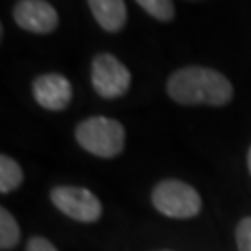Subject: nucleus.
Wrapping results in <instances>:
<instances>
[{"instance_id":"obj_7","label":"nucleus","mask_w":251,"mask_h":251,"mask_svg":"<svg viewBox=\"0 0 251 251\" xmlns=\"http://www.w3.org/2000/svg\"><path fill=\"white\" fill-rule=\"evenodd\" d=\"M34 99L39 106L52 112H60L71 104L73 99V86L63 75L58 73H47L34 80L32 86Z\"/></svg>"},{"instance_id":"obj_6","label":"nucleus","mask_w":251,"mask_h":251,"mask_svg":"<svg viewBox=\"0 0 251 251\" xmlns=\"http://www.w3.org/2000/svg\"><path fill=\"white\" fill-rule=\"evenodd\" d=\"M19 28L32 34H50L60 25L56 9L45 0H19L13 8Z\"/></svg>"},{"instance_id":"obj_9","label":"nucleus","mask_w":251,"mask_h":251,"mask_svg":"<svg viewBox=\"0 0 251 251\" xmlns=\"http://www.w3.org/2000/svg\"><path fill=\"white\" fill-rule=\"evenodd\" d=\"M25 180V173L23 168L13 160L8 154L0 156V192L2 194H9L13 190H17Z\"/></svg>"},{"instance_id":"obj_3","label":"nucleus","mask_w":251,"mask_h":251,"mask_svg":"<svg viewBox=\"0 0 251 251\" xmlns=\"http://www.w3.org/2000/svg\"><path fill=\"white\" fill-rule=\"evenodd\" d=\"M152 206L168 218L188 220L201 212V196L188 182L177 179L160 180L151 192Z\"/></svg>"},{"instance_id":"obj_11","label":"nucleus","mask_w":251,"mask_h":251,"mask_svg":"<svg viewBox=\"0 0 251 251\" xmlns=\"http://www.w3.org/2000/svg\"><path fill=\"white\" fill-rule=\"evenodd\" d=\"M136 2L151 17H154L156 21H162V23H168L175 15V6H173L171 0H136Z\"/></svg>"},{"instance_id":"obj_1","label":"nucleus","mask_w":251,"mask_h":251,"mask_svg":"<svg viewBox=\"0 0 251 251\" xmlns=\"http://www.w3.org/2000/svg\"><path fill=\"white\" fill-rule=\"evenodd\" d=\"M171 100L186 106H224L233 99V86L222 73L210 67L190 65L175 71L168 78Z\"/></svg>"},{"instance_id":"obj_5","label":"nucleus","mask_w":251,"mask_h":251,"mask_svg":"<svg viewBox=\"0 0 251 251\" xmlns=\"http://www.w3.org/2000/svg\"><path fill=\"white\" fill-rule=\"evenodd\" d=\"M91 84L102 99L123 97L130 88V71L112 54H97L91 62Z\"/></svg>"},{"instance_id":"obj_14","label":"nucleus","mask_w":251,"mask_h":251,"mask_svg":"<svg viewBox=\"0 0 251 251\" xmlns=\"http://www.w3.org/2000/svg\"><path fill=\"white\" fill-rule=\"evenodd\" d=\"M248 168H250V173H251V147H250V152H248Z\"/></svg>"},{"instance_id":"obj_4","label":"nucleus","mask_w":251,"mask_h":251,"mask_svg":"<svg viewBox=\"0 0 251 251\" xmlns=\"http://www.w3.org/2000/svg\"><path fill=\"white\" fill-rule=\"evenodd\" d=\"M50 201L62 214L82 224H95L102 214L100 199L82 186H54Z\"/></svg>"},{"instance_id":"obj_13","label":"nucleus","mask_w":251,"mask_h":251,"mask_svg":"<svg viewBox=\"0 0 251 251\" xmlns=\"http://www.w3.org/2000/svg\"><path fill=\"white\" fill-rule=\"evenodd\" d=\"M26 251H58L52 242H49L43 236H32L26 244Z\"/></svg>"},{"instance_id":"obj_2","label":"nucleus","mask_w":251,"mask_h":251,"mask_svg":"<svg viewBox=\"0 0 251 251\" xmlns=\"http://www.w3.org/2000/svg\"><path fill=\"white\" fill-rule=\"evenodd\" d=\"M76 142L82 149L99 156L114 158L121 154L125 147V128L123 125L104 116H93L84 119L75 130Z\"/></svg>"},{"instance_id":"obj_12","label":"nucleus","mask_w":251,"mask_h":251,"mask_svg":"<svg viewBox=\"0 0 251 251\" xmlns=\"http://www.w3.org/2000/svg\"><path fill=\"white\" fill-rule=\"evenodd\" d=\"M236 246L238 251H251V216L242 218L236 225Z\"/></svg>"},{"instance_id":"obj_8","label":"nucleus","mask_w":251,"mask_h":251,"mask_svg":"<svg viewBox=\"0 0 251 251\" xmlns=\"http://www.w3.org/2000/svg\"><path fill=\"white\" fill-rule=\"evenodd\" d=\"M93 17L102 30L119 32L126 23V6L123 0H88Z\"/></svg>"},{"instance_id":"obj_10","label":"nucleus","mask_w":251,"mask_h":251,"mask_svg":"<svg viewBox=\"0 0 251 251\" xmlns=\"http://www.w3.org/2000/svg\"><path fill=\"white\" fill-rule=\"evenodd\" d=\"M21 242V227L8 208H0V250L11 251Z\"/></svg>"}]
</instances>
